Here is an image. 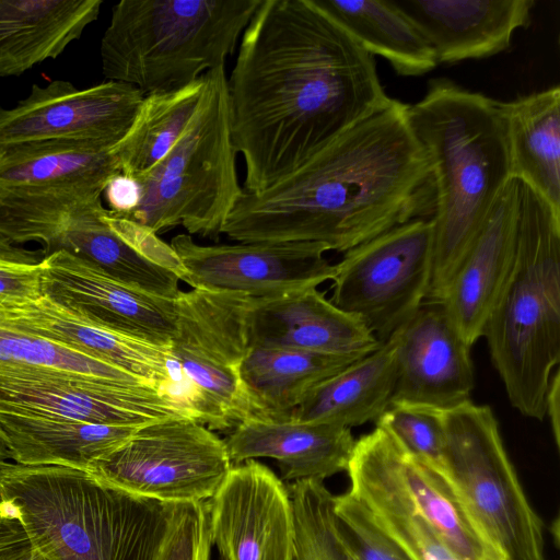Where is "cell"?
Returning <instances> with one entry per match:
<instances>
[{"label":"cell","mask_w":560,"mask_h":560,"mask_svg":"<svg viewBox=\"0 0 560 560\" xmlns=\"http://www.w3.org/2000/svg\"><path fill=\"white\" fill-rule=\"evenodd\" d=\"M231 462L273 459L282 481L324 480L346 471L355 440L351 429L324 422L248 419L224 439Z\"/></svg>","instance_id":"cb8c5ba5"},{"label":"cell","mask_w":560,"mask_h":560,"mask_svg":"<svg viewBox=\"0 0 560 560\" xmlns=\"http://www.w3.org/2000/svg\"><path fill=\"white\" fill-rule=\"evenodd\" d=\"M545 411L548 416L551 432L557 447L560 446V371L557 368L550 378L545 400Z\"/></svg>","instance_id":"60d3db41"},{"label":"cell","mask_w":560,"mask_h":560,"mask_svg":"<svg viewBox=\"0 0 560 560\" xmlns=\"http://www.w3.org/2000/svg\"><path fill=\"white\" fill-rule=\"evenodd\" d=\"M170 245L185 269L182 281L191 288L272 298L317 288L335 275L323 243L201 245L189 234H178Z\"/></svg>","instance_id":"9a60e30c"},{"label":"cell","mask_w":560,"mask_h":560,"mask_svg":"<svg viewBox=\"0 0 560 560\" xmlns=\"http://www.w3.org/2000/svg\"><path fill=\"white\" fill-rule=\"evenodd\" d=\"M0 320L117 366L154 388L172 392L170 347L97 326L43 296L35 301H0Z\"/></svg>","instance_id":"603a6c76"},{"label":"cell","mask_w":560,"mask_h":560,"mask_svg":"<svg viewBox=\"0 0 560 560\" xmlns=\"http://www.w3.org/2000/svg\"><path fill=\"white\" fill-rule=\"evenodd\" d=\"M482 337L512 407L544 420L560 361V215L521 182L515 261Z\"/></svg>","instance_id":"5b68a950"},{"label":"cell","mask_w":560,"mask_h":560,"mask_svg":"<svg viewBox=\"0 0 560 560\" xmlns=\"http://www.w3.org/2000/svg\"><path fill=\"white\" fill-rule=\"evenodd\" d=\"M432 258V219L399 224L343 253L329 300L384 343L425 302Z\"/></svg>","instance_id":"8fae6325"},{"label":"cell","mask_w":560,"mask_h":560,"mask_svg":"<svg viewBox=\"0 0 560 560\" xmlns=\"http://www.w3.org/2000/svg\"><path fill=\"white\" fill-rule=\"evenodd\" d=\"M40 261L23 264L0 259V301H35L42 298Z\"/></svg>","instance_id":"f35d334b"},{"label":"cell","mask_w":560,"mask_h":560,"mask_svg":"<svg viewBox=\"0 0 560 560\" xmlns=\"http://www.w3.org/2000/svg\"><path fill=\"white\" fill-rule=\"evenodd\" d=\"M211 552L205 503L174 504L155 560H211Z\"/></svg>","instance_id":"74e56055"},{"label":"cell","mask_w":560,"mask_h":560,"mask_svg":"<svg viewBox=\"0 0 560 560\" xmlns=\"http://www.w3.org/2000/svg\"><path fill=\"white\" fill-rule=\"evenodd\" d=\"M250 296L191 288L175 300V335L170 350L197 419L211 430L231 431L256 412L241 380L250 346Z\"/></svg>","instance_id":"9c48e42d"},{"label":"cell","mask_w":560,"mask_h":560,"mask_svg":"<svg viewBox=\"0 0 560 560\" xmlns=\"http://www.w3.org/2000/svg\"><path fill=\"white\" fill-rule=\"evenodd\" d=\"M103 195L109 210L128 214L137 208L140 201V186L135 178L120 173L107 183Z\"/></svg>","instance_id":"ab89813d"},{"label":"cell","mask_w":560,"mask_h":560,"mask_svg":"<svg viewBox=\"0 0 560 560\" xmlns=\"http://www.w3.org/2000/svg\"><path fill=\"white\" fill-rule=\"evenodd\" d=\"M0 411L135 427L175 417L197 419L188 402L173 392L27 365L0 366Z\"/></svg>","instance_id":"4fadbf2b"},{"label":"cell","mask_w":560,"mask_h":560,"mask_svg":"<svg viewBox=\"0 0 560 560\" xmlns=\"http://www.w3.org/2000/svg\"><path fill=\"white\" fill-rule=\"evenodd\" d=\"M346 471L350 479L348 492L412 560H459L404 489L386 430L375 425L355 440Z\"/></svg>","instance_id":"44dd1931"},{"label":"cell","mask_w":560,"mask_h":560,"mask_svg":"<svg viewBox=\"0 0 560 560\" xmlns=\"http://www.w3.org/2000/svg\"><path fill=\"white\" fill-rule=\"evenodd\" d=\"M355 360L295 349L252 347L242 363L241 380L256 419L285 420L313 388Z\"/></svg>","instance_id":"f546056e"},{"label":"cell","mask_w":560,"mask_h":560,"mask_svg":"<svg viewBox=\"0 0 560 560\" xmlns=\"http://www.w3.org/2000/svg\"><path fill=\"white\" fill-rule=\"evenodd\" d=\"M105 187L77 185L0 191V234L16 245L37 242L43 255L67 252L119 280L138 268L137 248L108 220Z\"/></svg>","instance_id":"7c38bea8"},{"label":"cell","mask_w":560,"mask_h":560,"mask_svg":"<svg viewBox=\"0 0 560 560\" xmlns=\"http://www.w3.org/2000/svg\"><path fill=\"white\" fill-rule=\"evenodd\" d=\"M512 178L560 215V88L501 102Z\"/></svg>","instance_id":"4316f807"},{"label":"cell","mask_w":560,"mask_h":560,"mask_svg":"<svg viewBox=\"0 0 560 560\" xmlns=\"http://www.w3.org/2000/svg\"><path fill=\"white\" fill-rule=\"evenodd\" d=\"M220 560H292L295 521L288 488L257 459L234 465L205 502Z\"/></svg>","instance_id":"2e32d148"},{"label":"cell","mask_w":560,"mask_h":560,"mask_svg":"<svg viewBox=\"0 0 560 560\" xmlns=\"http://www.w3.org/2000/svg\"><path fill=\"white\" fill-rule=\"evenodd\" d=\"M433 48L438 63L497 55L530 23L533 0H390Z\"/></svg>","instance_id":"7402d4cb"},{"label":"cell","mask_w":560,"mask_h":560,"mask_svg":"<svg viewBox=\"0 0 560 560\" xmlns=\"http://www.w3.org/2000/svg\"><path fill=\"white\" fill-rule=\"evenodd\" d=\"M247 326L250 348H285L359 359L382 345L359 317L337 307L317 288L250 298Z\"/></svg>","instance_id":"ffe728a7"},{"label":"cell","mask_w":560,"mask_h":560,"mask_svg":"<svg viewBox=\"0 0 560 560\" xmlns=\"http://www.w3.org/2000/svg\"><path fill=\"white\" fill-rule=\"evenodd\" d=\"M202 78L194 116L167 154L137 180V208L121 214L156 234L180 225L189 235L218 240L243 194L231 136L225 67Z\"/></svg>","instance_id":"52a82bcc"},{"label":"cell","mask_w":560,"mask_h":560,"mask_svg":"<svg viewBox=\"0 0 560 560\" xmlns=\"http://www.w3.org/2000/svg\"><path fill=\"white\" fill-rule=\"evenodd\" d=\"M42 250L25 248L16 245L0 234V259L23 264H37L43 259Z\"/></svg>","instance_id":"7bdbcfd3"},{"label":"cell","mask_w":560,"mask_h":560,"mask_svg":"<svg viewBox=\"0 0 560 560\" xmlns=\"http://www.w3.org/2000/svg\"><path fill=\"white\" fill-rule=\"evenodd\" d=\"M103 0H0V77L58 58L100 15Z\"/></svg>","instance_id":"d4e9b609"},{"label":"cell","mask_w":560,"mask_h":560,"mask_svg":"<svg viewBox=\"0 0 560 560\" xmlns=\"http://www.w3.org/2000/svg\"><path fill=\"white\" fill-rule=\"evenodd\" d=\"M261 0H121L101 39L103 75L143 95L224 66Z\"/></svg>","instance_id":"8992f818"},{"label":"cell","mask_w":560,"mask_h":560,"mask_svg":"<svg viewBox=\"0 0 560 560\" xmlns=\"http://www.w3.org/2000/svg\"><path fill=\"white\" fill-rule=\"evenodd\" d=\"M394 334L375 351L355 360L313 388L291 418L345 428L376 420L390 406L396 383Z\"/></svg>","instance_id":"83f0119b"},{"label":"cell","mask_w":560,"mask_h":560,"mask_svg":"<svg viewBox=\"0 0 560 560\" xmlns=\"http://www.w3.org/2000/svg\"><path fill=\"white\" fill-rule=\"evenodd\" d=\"M294 521L295 550L292 560H357L337 527L335 495L322 480L288 485Z\"/></svg>","instance_id":"e575fe53"},{"label":"cell","mask_w":560,"mask_h":560,"mask_svg":"<svg viewBox=\"0 0 560 560\" xmlns=\"http://www.w3.org/2000/svg\"><path fill=\"white\" fill-rule=\"evenodd\" d=\"M36 560H48L46 558H43L42 556L38 555L37 559Z\"/></svg>","instance_id":"bcb514c9"},{"label":"cell","mask_w":560,"mask_h":560,"mask_svg":"<svg viewBox=\"0 0 560 560\" xmlns=\"http://www.w3.org/2000/svg\"><path fill=\"white\" fill-rule=\"evenodd\" d=\"M409 105L393 100L296 171L244 191L222 230L238 243L316 242L346 253L378 234L433 217L435 189Z\"/></svg>","instance_id":"7a4b0ae2"},{"label":"cell","mask_w":560,"mask_h":560,"mask_svg":"<svg viewBox=\"0 0 560 560\" xmlns=\"http://www.w3.org/2000/svg\"><path fill=\"white\" fill-rule=\"evenodd\" d=\"M40 267L43 298L97 326L170 347L175 335V300L138 290L63 250L43 257Z\"/></svg>","instance_id":"e0dca14e"},{"label":"cell","mask_w":560,"mask_h":560,"mask_svg":"<svg viewBox=\"0 0 560 560\" xmlns=\"http://www.w3.org/2000/svg\"><path fill=\"white\" fill-rule=\"evenodd\" d=\"M337 527L357 560H412L349 492L335 495Z\"/></svg>","instance_id":"8d00e7d4"},{"label":"cell","mask_w":560,"mask_h":560,"mask_svg":"<svg viewBox=\"0 0 560 560\" xmlns=\"http://www.w3.org/2000/svg\"><path fill=\"white\" fill-rule=\"evenodd\" d=\"M0 500L48 560H155L174 505L84 470L9 462L0 465Z\"/></svg>","instance_id":"277c9868"},{"label":"cell","mask_w":560,"mask_h":560,"mask_svg":"<svg viewBox=\"0 0 560 560\" xmlns=\"http://www.w3.org/2000/svg\"><path fill=\"white\" fill-rule=\"evenodd\" d=\"M114 148L82 141L30 142L0 150V191L106 187L120 174Z\"/></svg>","instance_id":"f1b7e54d"},{"label":"cell","mask_w":560,"mask_h":560,"mask_svg":"<svg viewBox=\"0 0 560 560\" xmlns=\"http://www.w3.org/2000/svg\"><path fill=\"white\" fill-rule=\"evenodd\" d=\"M244 191L288 177L390 98L374 57L313 0H261L228 79Z\"/></svg>","instance_id":"6da1fadb"},{"label":"cell","mask_w":560,"mask_h":560,"mask_svg":"<svg viewBox=\"0 0 560 560\" xmlns=\"http://www.w3.org/2000/svg\"><path fill=\"white\" fill-rule=\"evenodd\" d=\"M364 50L405 77L422 75L439 63L417 26L390 0H313Z\"/></svg>","instance_id":"4dcf8cb0"},{"label":"cell","mask_w":560,"mask_h":560,"mask_svg":"<svg viewBox=\"0 0 560 560\" xmlns=\"http://www.w3.org/2000/svg\"><path fill=\"white\" fill-rule=\"evenodd\" d=\"M232 467L224 440L185 416L140 427L88 472L139 498L186 504L208 501Z\"/></svg>","instance_id":"30bf717a"},{"label":"cell","mask_w":560,"mask_h":560,"mask_svg":"<svg viewBox=\"0 0 560 560\" xmlns=\"http://www.w3.org/2000/svg\"><path fill=\"white\" fill-rule=\"evenodd\" d=\"M413 457L445 472L441 411L409 405H390L376 420Z\"/></svg>","instance_id":"d590c367"},{"label":"cell","mask_w":560,"mask_h":560,"mask_svg":"<svg viewBox=\"0 0 560 560\" xmlns=\"http://www.w3.org/2000/svg\"><path fill=\"white\" fill-rule=\"evenodd\" d=\"M143 96L132 85L108 80L88 88L66 80L33 84L14 107H0V150L57 140L113 148L130 128Z\"/></svg>","instance_id":"5bb4252c"},{"label":"cell","mask_w":560,"mask_h":560,"mask_svg":"<svg viewBox=\"0 0 560 560\" xmlns=\"http://www.w3.org/2000/svg\"><path fill=\"white\" fill-rule=\"evenodd\" d=\"M203 78L176 91L143 96L138 113L114 151L121 174L136 180L167 154L195 114Z\"/></svg>","instance_id":"d6a6232c"},{"label":"cell","mask_w":560,"mask_h":560,"mask_svg":"<svg viewBox=\"0 0 560 560\" xmlns=\"http://www.w3.org/2000/svg\"><path fill=\"white\" fill-rule=\"evenodd\" d=\"M37 557L28 540L0 549V560H36Z\"/></svg>","instance_id":"ee69618b"},{"label":"cell","mask_w":560,"mask_h":560,"mask_svg":"<svg viewBox=\"0 0 560 560\" xmlns=\"http://www.w3.org/2000/svg\"><path fill=\"white\" fill-rule=\"evenodd\" d=\"M518 208L520 182L512 178L491 206L440 303L470 347L482 337L513 269Z\"/></svg>","instance_id":"d6986e66"},{"label":"cell","mask_w":560,"mask_h":560,"mask_svg":"<svg viewBox=\"0 0 560 560\" xmlns=\"http://www.w3.org/2000/svg\"><path fill=\"white\" fill-rule=\"evenodd\" d=\"M8 459H10L8 448L0 438V465L8 462Z\"/></svg>","instance_id":"f6af8a7d"},{"label":"cell","mask_w":560,"mask_h":560,"mask_svg":"<svg viewBox=\"0 0 560 560\" xmlns=\"http://www.w3.org/2000/svg\"><path fill=\"white\" fill-rule=\"evenodd\" d=\"M389 435L394 467L404 489L448 550L459 560H504L483 539L445 472L417 459Z\"/></svg>","instance_id":"1f68e13d"},{"label":"cell","mask_w":560,"mask_h":560,"mask_svg":"<svg viewBox=\"0 0 560 560\" xmlns=\"http://www.w3.org/2000/svg\"><path fill=\"white\" fill-rule=\"evenodd\" d=\"M411 129L435 189L433 258L425 302L441 303L491 206L512 179L501 102L451 80L409 105Z\"/></svg>","instance_id":"3957f363"},{"label":"cell","mask_w":560,"mask_h":560,"mask_svg":"<svg viewBox=\"0 0 560 560\" xmlns=\"http://www.w3.org/2000/svg\"><path fill=\"white\" fill-rule=\"evenodd\" d=\"M445 475L477 529L504 560H545L542 523L530 506L487 405L441 411Z\"/></svg>","instance_id":"ba28073f"},{"label":"cell","mask_w":560,"mask_h":560,"mask_svg":"<svg viewBox=\"0 0 560 560\" xmlns=\"http://www.w3.org/2000/svg\"><path fill=\"white\" fill-rule=\"evenodd\" d=\"M395 334L396 383L390 405L445 411L470 400L472 347L453 326L442 304L424 302Z\"/></svg>","instance_id":"ac0fdd59"},{"label":"cell","mask_w":560,"mask_h":560,"mask_svg":"<svg viewBox=\"0 0 560 560\" xmlns=\"http://www.w3.org/2000/svg\"><path fill=\"white\" fill-rule=\"evenodd\" d=\"M27 540V535L20 521L0 500V549Z\"/></svg>","instance_id":"b9f144b4"},{"label":"cell","mask_w":560,"mask_h":560,"mask_svg":"<svg viewBox=\"0 0 560 560\" xmlns=\"http://www.w3.org/2000/svg\"><path fill=\"white\" fill-rule=\"evenodd\" d=\"M139 428L0 411V438L9 457L25 466L89 471L128 442Z\"/></svg>","instance_id":"484cf974"},{"label":"cell","mask_w":560,"mask_h":560,"mask_svg":"<svg viewBox=\"0 0 560 560\" xmlns=\"http://www.w3.org/2000/svg\"><path fill=\"white\" fill-rule=\"evenodd\" d=\"M11 365L57 369L118 385L150 386L117 366L0 320V366Z\"/></svg>","instance_id":"836d02e7"}]
</instances>
